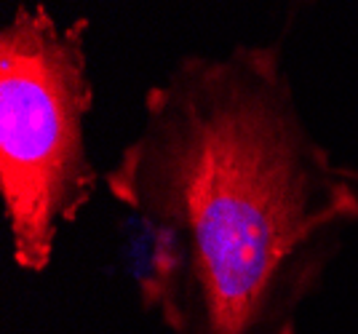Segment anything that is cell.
<instances>
[{"instance_id":"obj_1","label":"cell","mask_w":358,"mask_h":334,"mask_svg":"<svg viewBox=\"0 0 358 334\" xmlns=\"http://www.w3.org/2000/svg\"><path fill=\"white\" fill-rule=\"evenodd\" d=\"M136 217V286L171 334H297L358 190L302 118L278 46L185 57L105 171Z\"/></svg>"},{"instance_id":"obj_2","label":"cell","mask_w":358,"mask_h":334,"mask_svg":"<svg viewBox=\"0 0 358 334\" xmlns=\"http://www.w3.org/2000/svg\"><path fill=\"white\" fill-rule=\"evenodd\" d=\"M86 32L89 19L59 24L41 3L0 30V196L14 262L30 273L48 268L59 230L99 187L86 150Z\"/></svg>"}]
</instances>
